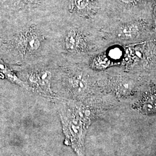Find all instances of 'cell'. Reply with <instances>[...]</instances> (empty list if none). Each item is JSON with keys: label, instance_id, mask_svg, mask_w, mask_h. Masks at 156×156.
<instances>
[{"label": "cell", "instance_id": "obj_5", "mask_svg": "<svg viewBox=\"0 0 156 156\" xmlns=\"http://www.w3.org/2000/svg\"><path fill=\"white\" fill-rule=\"evenodd\" d=\"M50 73L48 71H39L33 73L30 76V80L31 82L36 84L37 87L39 89H48Z\"/></svg>", "mask_w": 156, "mask_h": 156}, {"label": "cell", "instance_id": "obj_10", "mask_svg": "<svg viewBox=\"0 0 156 156\" xmlns=\"http://www.w3.org/2000/svg\"><path fill=\"white\" fill-rule=\"evenodd\" d=\"M154 15L156 17V4L155 6H154Z\"/></svg>", "mask_w": 156, "mask_h": 156}, {"label": "cell", "instance_id": "obj_1", "mask_svg": "<svg viewBox=\"0 0 156 156\" xmlns=\"http://www.w3.org/2000/svg\"><path fill=\"white\" fill-rule=\"evenodd\" d=\"M71 109L62 111L64 133L68 144L79 156H82L84 133L91 120V111L84 106H73Z\"/></svg>", "mask_w": 156, "mask_h": 156}, {"label": "cell", "instance_id": "obj_7", "mask_svg": "<svg viewBox=\"0 0 156 156\" xmlns=\"http://www.w3.org/2000/svg\"><path fill=\"white\" fill-rule=\"evenodd\" d=\"M90 0H71L69 10L71 12L82 11L89 4Z\"/></svg>", "mask_w": 156, "mask_h": 156}, {"label": "cell", "instance_id": "obj_4", "mask_svg": "<svg viewBox=\"0 0 156 156\" xmlns=\"http://www.w3.org/2000/svg\"><path fill=\"white\" fill-rule=\"evenodd\" d=\"M142 112L151 113L156 111V89H151L137 105Z\"/></svg>", "mask_w": 156, "mask_h": 156}, {"label": "cell", "instance_id": "obj_6", "mask_svg": "<svg viewBox=\"0 0 156 156\" xmlns=\"http://www.w3.org/2000/svg\"><path fill=\"white\" fill-rule=\"evenodd\" d=\"M139 27L136 24H127L120 27L118 31V37L123 39H133L139 33Z\"/></svg>", "mask_w": 156, "mask_h": 156}, {"label": "cell", "instance_id": "obj_9", "mask_svg": "<svg viewBox=\"0 0 156 156\" xmlns=\"http://www.w3.org/2000/svg\"><path fill=\"white\" fill-rule=\"evenodd\" d=\"M131 0H122V1L123 2H124V3H129V2H131Z\"/></svg>", "mask_w": 156, "mask_h": 156}, {"label": "cell", "instance_id": "obj_3", "mask_svg": "<svg viewBox=\"0 0 156 156\" xmlns=\"http://www.w3.org/2000/svg\"><path fill=\"white\" fill-rule=\"evenodd\" d=\"M64 44L67 50L72 53L82 51L86 46V41L82 34L77 30L72 28L66 32Z\"/></svg>", "mask_w": 156, "mask_h": 156}, {"label": "cell", "instance_id": "obj_8", "mask_svg": "<svg viewBox=\"0 0 156 156\" xmlns=\"http://www.w3.org/2000/svg\"><path fill=\"white\" fill-rule=\"evenodd\" d=\"M24 5L34 6L39 2V0H15Z\"/></svg>", "mask_w": 156, "mask_h": 156}, {"label": "cell", "instance_id": "obj_2", "mask_svg": "<svg viewBox=\"0 0 156 156\" xmlns=\"http://www.w3.org/2000/svg\"><path fill=\"white\" fill-rule=\"evenodd\" d=\"M42 38L35 27H30L21 31L13 41L15 50L20 56H30L39 50Z\"/></svg>", "mask_w": 156, "mask_h": 156}]
</instances>
